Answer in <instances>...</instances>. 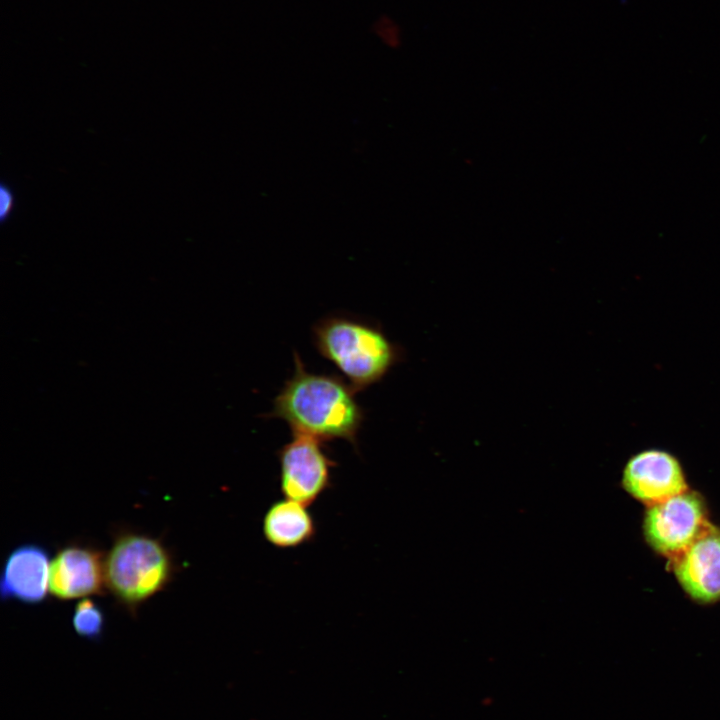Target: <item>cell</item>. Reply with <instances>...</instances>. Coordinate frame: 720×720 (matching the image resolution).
Segmentation results:
<instances>
[{
	"label": "cell",
	"mask_w": 720,
	"mask_h": 720,
	"mask_svg": "<svg viewBox=\"0 0 720 720\" xmlns=\"http://www.w3.org/2000/svg\"><path fill=\"white\" fill-rule=\"evenodd\" d=\"M704 503L693 492H683L650 505L644 519L648 543L662 555L676 559L709 526Z\"/></svg>",
	"instance_id": "4"
},
{
	"label": "cell",
	"mask_w": 720,
	"mask_h": 720,
	"mask_svg": "<svg viewBox=\"0 0 720 720\" xmlns=\"http://www.w3.org/2000/svg\"><path fill=\"white\" fill-rule=\"evenodd\" d=\"M319 354L348 380L355 392L381 381L404 357L382 328L365 320L342 315L327 316L313 327Z\"/></svg>",
	"instance_id": "2"
},
{
	"label": "cell",
	"mask_w": 720,
	"mask_h": 720,
	"mask_svg": "<svg viewBox=\"0 0 720 720\" xmlns=\"http://www.w3.org/2000/svg\"><path fill=\"white\" fill-rule=\"evenodd\" d=\"M316 530L307 506L287 498L273 502L262 521L265 540L279 549L296 548L311 542Z\"/></svg>",
	"instance_id": "10"
},
{
	"label": "cell",
	"mask_w": 720,
	"mask_h": 720,
	"mask_svg": "<svg viewBox=\"0 0 720 720\" xmlns=\"http://www.w3.org/2000/svg\"><path fill=\"white\" fill-rule=\"evenodd\" d=\"M16 206V197L12 187L2 181L0 184V221L2 224L10 219Z\"/></svg>",
	"instance_id": "13"
},
{
	"label": "cell",
	"mask_w": 720,
	"mask_h": 720,
	"mask_svg": "<svg viewBox=\"0 0 720 720\" xmlns=\"http://www.w3.org/2000/svg\"><path fill=\"white\" fill-rule=\"evenodd\" d=\"M675 560L674 573L694 600L720 599V528L709 525Z\"/></svg>",
	"instance_id": "8"
},
{
	"label": "cell",
	"mask_w": 720,
	"mask_h": 720,
	"mask_svg": "<svg viewBox=\"0 0 720 720\" xmlns=\"http://www.w3.org/2000/svg\"><path fill=\"white\" fill-rule=\"evenodd\" d=\"M280 467V490L284 498L310 506L331 486L336 463L328 456L322 442L293 434L277 453Z\"/></svg>",
	"instance_id": "5"
},
{
	"label": "cell",
	"mask_w": 720,
	"mask_h": 720,
	"mask_svg": "<svg viewBox=\"0 0 720 720\" xmlns=\"http://www.w3.org/2000/svg\"><path fill=\"white\" fill-rule=\"evenodd\" d=\"M294 364L268 416L285 421L292 434L321 442L343 439L356 446L364 420L356 392L337 376L309 372L298 353Z\"/></svg>",
	"instance_id": "1"
},
{
	"label": "cell",
	"mask_w": 720,
	"mask_h": 720,
	"mask_svg": "<svg viewBox=\"0 0 720 720\" xmlns=\"http://www.w3.org/2000/svg\"><path fill=\"white\" fill-rule=\"evenodd\" d=\"M49 556L38 544H22L6 557L0 579L2 600L39 604L49 590Z\"/></svg>",
	"instance_id": "9"
},
{
	"label": "cell",
	"mask_w": 720,
	"mask_h": 720,
	"mask_svg": "<svg viewBox=\"0 0 720 720\" xmlns=\"http://www.w3.org/2000/svg\"><path fill=\"white\" fill-rule=\"evenodd\" d=\"M105 555L94 547L68 544L59 549L50 563L49 592L67 601L101 595L105 585Z\"/></svg>",
	"instance_id": "6"
},
{
	"label": "cell",
	"mask_w": 720,
	"mask_h": 720,
	"mask_svg": "<svg viewBox=\"0 0 720 720\" xmlns=\"http://www.w3.org/2000/svg\"><path fill=\"white\" fill-rule=\"evenodd\" d=\"M375 37L387 47H396L401 41L399 25L388 16H381L372 25Z\"/></svg>",
	"instance_id": "12"
},
{
	"label": "cell",
	"mask_w": 720,
	"mask_h": 720,
	"mask_svg": "<svg viewBox=\"0 0 720 720\" xmlns=\"http://www.w3.org/2000/svg\"><path fill=\"white\" fill-rule=\"evenodd\" d=\"M622 484L628 493L648 505L687 491L680 462L660 449H646L633 455L624 467Z\"/></svg>",
	"instance_id": "7"
},
{
	"label": "cell",
	"mask_w": 720,
	"mask_h": 720,
	"mask_svg": "<svg viewBox=\"0 0 720 720\" xmlns=\"http://www.w3.org/2000/svg\"><path fill=\"white\" fill-rule=\"evenodd\" d=\"M104 624V613L96 602L87 598L77 602L72 616V625L79 636L97 640L103 633Z\"/></svg>",
	"instance_id": "11"
},
{
	"label": "cell",
	"mask_w": 720,
	"mask_h": 720,
	"mask_svg": "<svg viewBox=\"0 0 720 720\" xmlns=\"http://www.w3.org/2000/svg\"><path fill=\"white\" fill-rule=\"evenodd\" d=\"M105 585L132 614L164 590L175 574V563L159 538L121 532L105 555Z\"/></svg>",
	"instance_id": "3"
}]
</instances>
